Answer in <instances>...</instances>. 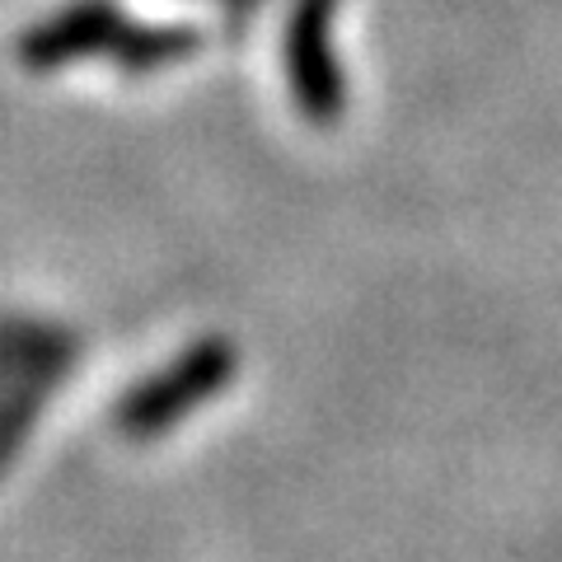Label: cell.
I'll return each instance as SVG.
<instances>
[{
  "instance_id": "1",
  "label": "cell",
  "mask_w": 562,
  "mask_h": 562,
  "mask_svg": "<svg viewBox=\"0 0 562 562\" xmlns=\"http://www.w3.org/2000/svg\"><path fill=\"white\" fill-rule=\"evenodd\" d=\"M235 347L225 338H202L198 347H188L179 361H169L155 380H140L136 390L117 403V431L132 436V441H150V436H165L169 427L202 408L211 394H221L225 384L235 380Z\"/></svg>"
},
{
  "instance_id": "2",
  "label": "cell",
  "mask_w": 562,
  "mask_h": 562,
  "mask_svg": "<svg viewBox=\"0 0 562 562\" xmlns=\"http://www.w3.org/2000/svg\"><path fill=\"white\" fill-rule=\"evenodd\" d=\"M338 5L342 0H295L286 20V43H281L291 99L314 127H338L347 113V80L338 52H333V14H338Z\"/></svg>"
},
{
  "instance_id": "3",
  "label": "cell",
  "mask_w": 562,
  "mask_h": 562,
  "mask_svg": "<svg viewBox=\"0 0 562 562\" xmlns=\"http://www.w3.org/2000/svg\"><path fill=\"white\" fill-rule=\"evenodd\" d=\"M122 10L113 0H70L52 20L33 24L20 38V61L29 70H57L70 61L99 57V52H113V43L122 38Z\"/></svg>"
},
{
  "instance_id": "4",
  "label": "cell",
  "mask_w": 562,
  "mask_h": 562,
  "mask_svg": "<svg viewBox=\"0 0 562 562\" xmlns=\"http://www.w3.org/2000/svg\"><path fill=\"white\" fill-rule=\"evenodd\" d=\"M70 357V342H52L43 357H38V371L33 375H24V384L10 394V403L0 408V469L10 464V454H14V446L24 441V431L33 427V417H38V408H43V398H47V390L57 384V375H61V361Z\"/></svg>"
},
{
  "instance_id": "5",
  "label": "cell",
  "mask_w": 562,
  "mask_h": 562,
  "mask_svg": "<svg viewBox=\"0 0 562 562\" xmlns=\"http://www.w3.org/2000/svg\"><path fill=\"white\" fill-rule=\"evenodd\" d=\"M202 47V33L198 29H122V38L113 43L109 57L122 66V70H160L169 61H183L192 57V52Z\"/></svg>"
},
{
  "instance_id": "6",
  "label": "cell",
  "mask_w": 562,
  "mask_h": 562,
  "mask_svg": "<svg viewBox=\"0 0 562 562\" xmlns=\"http://www.w3.org/2000/svg\"><path fill=\"white\" fill-rule=\"evenodd\" d=\"M47 338H38V328L33 324H5L0 328V375L14 371V361L29 357V351H38Z\"/></svg>"
}]
</instances>
